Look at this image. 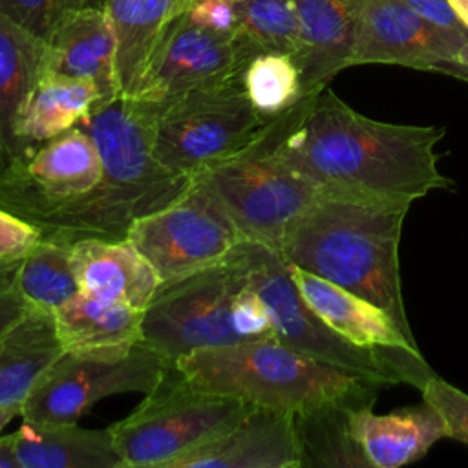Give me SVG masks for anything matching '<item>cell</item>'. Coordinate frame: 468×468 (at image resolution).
Segmentation results:
<instances>
[{
	"instance_id": "obj_1",
	"label": "cell",
	"mask_w": 468,
	"mask_h": 468,
	"mask_svg": "<svg viewBox=\"0 0 468 468\" xmlns=\"http://www.w3.org/2000/svg\"><path fill=\"white\" fill-rule=\"evenodd\" d=\"M444 128L375 121L327 86L280 115V159L322 192L413 203L455 186L439 170Z\"/></svg>"
},
{
	"instance_id": "obj_2",
	"label": "cell",
	"mask_w": 468,
	"mask_h": 468,
	"mask_svg": "<svg viewBox=\"0 0 468 468\" xmlns=\"http://www.w3.org/2000/svg\"><path fill=\"white\" fill-rule=\"evenodd\" d=\"M80 126L97 144L99 183L71 207L37 229L40 238L73 245L80 239H126L130 227L179 199L194 177L165 168L152 152V115L135 99L117 97L97 104Z\"/></svg>"
},
{
	"instance_id": "obj_3",
	"label": "cell",
	"mask_w": 468,
	"mask_h": 468,
	"mask_svg": "<svg viewBox=\"0 0 468 468\" xmlns=\"http://www.w3.org/2000/svg\"><path fill=\"white\" fill-rule=\"evenodd\" d=\"M411 203L322 192L289 227L278 252L384 309L413 338L402 300L399 243Z\"/></svg>"
},
{
	"instance_id": "obj_4",
	"label": "cell",
	"mask_w": 468,
	"mask_h": 468,
	"mask_svg": "<svg viewBox=\"0 0 468 468\" xmlns=\"http://www.w3.org/2000/svg\"><path fill=\"white\" fill-rule=\"evenodd\" d=\"M174 366L207 391L294 415L371 404L382 386L292 349L274 336L196 351Z\"/></svg>"
},
{
	"instance_id": "obj_5",
	"label": "cell",
	"mask_w": 468,
	"mask_h": 468,
	"mask_svg": "<svg viewBox=\"0 0 468 468\" xmlns=\"http://www.w3.org/2000/svg\"><path fill=\"white\" fill-rule=\"evenodd\" d=\"M225 260L263 300L272 320L274 338L289 347L380 384L411 382L420 389L424 380L435 375L424 356L408 351L358 347L331 331L305 303L291 278L287 261L276 249L241 238Z\"/></svg>"
},
{
	"instance_id": "obj_6",
	"label": "cell",
	"mask_w": 468,
	"mask_h": 468,
	"mask_svg": "<svg viewBox=\"0 0 468 468\" xmlns=\"http://www.w3.org/2000/svg\"><path fill=\"white\" fill-rule=\"evenodd\" d=\"M280 115L232 155L194 176L229 212L241 238L280 249L289 227L322 190L289 168L278 155Z\"/></svg>"
},
{
	"instance_id": "obj_7",
	"label": "cell",
	"mask_w": 468,
	"mask_h": 468,
	"mask_svg": "<svg viewBox=\"0 0 468 468\" xmlns=\"http://www.w3.org/2000/svg\"><path fill=\"white\" fill-rule=\"evenodd\" d=\"M247 402L194 386L174 364L143 402L110 428L122 468H170L227 431Z\"/></svg>"
},
{
	"instance_id": "obj_8",
	"label": "cell",
	"mask_w": 468,
	"mask_h": 468,
	"mask_svg": "<svg viewBox=\"0 0 468 468\" xmlns=\"http://www.w3.org/2000/svg\"><path fill=\"white\" fill-rule=\"evenodd\" d=\"M143 104L152 115L154 157L190 177L243 148L267 122L252 108L241 79Z\"/></svg>"
},
{
	"instance_id": "obj_9",
	"label": "cell",
	"mask_w": 468,
	"mask_h": 468,
	"mask_svg": "<svg viewBox=\"0 0 468 468\" xmlns=\"http://www.w3.org/2000/svg\"><path fill=\"white\" fill-rule=\"evenodd\" d=\"M241 283L227 260L163 282L143 311V342L172 364L196 351L239 344L232 307Z\"/></svg>"
},
{
	"instance_id": "obj_10",
	"label": "cell",
	"mask_w": 468,
	"mask_h": 468,
	"mask_svg": "<svg viewBox=\"0 0 468 468\" xmlns=\"http://www.w3.org/2000/svg\"><path fill=\"white\" fill-rule=\"evenodd\" d=\"M172 362L143 340L115 358L64 353L33 384L22 402V420L53 426L79 422L99 400L121 393L152 391Z\"/></svg>"
},
{
	"instance_id": "obj_11",
	"label": "cell",
	"mask_w": 468,
	"mask_h": 468,
	"mask_svg": "<svg viewBox=\"0 0 468 468\" xmlns=\"http://www.w3.org/2000/svg\"><path fill=\"white\" fill-rule=\"evenodd\" d=\"M239 239L229 212L196 181L174 203L137 219L126 234L161 283L223 261Z\"/></svg>"
},
{
	"instance_id": "obj_12",
	"label": "cell",
	"mask_w": 468,
	"mask_h": 468,
	"mask_svg": "<svg viewBox=\"0 0 468 468\" xmlns=\"http://www.w3.org/2000/svg\"><path fill=\"white\" fill-rule=\"evenodd\" d=\"M101 174L97 144L79 124L27 148L0 170V208L37 227L82 199Z\"/></svg>"
},
{
	"instance_id": "obj_13",
	"label": "cell",
	"mask_w": 468,
	"mask_h": 468,
	"mask_svg": "<svg viewBox=\"0 0 468 468\" xmlns=\"http://www.w3.org/2000/svg\"><path fill=\"white\" fill-rule=\"evenodd\" d=\"M254 57L238 35L197 26L183 13L159 38L130 99L163 104L190 91L241 79Z\"/></svg>"
},
{
	"instance_id": "obj_14",
	"label": "cell",
	"mask_w": 468,
	"mask_h": 468,
	"mask_svg": "<svg viewBox=\"0 0 468 468\" xmlns=\"http://www.w3.org/2000/svg\"><path fill=\"white\" fill-rule=\"evenodd\" d=\"M468 38L417 15L400 0H360L351 66L395 64L439 71L468 82L457 60Z\"/></svg>"
},
{
	"instance_id": "obj_15",
	"label": "cell",
	"mask_w": 468,
	"mask_h": 468,
	"mask_svg": "<svg viewBox=\"0 0 468 468\" xmlns=\"http://www.w3.org/2000/svg\"><path fill=\"white\" fill-rule=\"evenodd\" d=\"M296 415L249 404L219 437L179 457L170 468H300Z\"/></svg>"
},
{
	"instance_id": "obj_16",
	"label": "cell",
	"mask_w": 468,
	"mask_h": 468,
	"mask_svg": "<svg viewBox=\"0 0 468 468\" xmlns=\"http://www.w3.org/2000/svg\"><path fill=\"white\" fill-rule=\"evenodd\" d=\"M371 404L347 408L344 415L349 455H356L362 466L400 468L424 457L437 441L448 439L442 417L424 400L386 415L373 413Z\"/></svg>"
},
{
	"instance_id": "obj_17",
	"label": "cell",
	"mask_w": 468,
	"mask_h": 468,
	"mask_svg": "<svg viewBox=\"0 0 468 468\" xmlns=\"http://www.w3.org/2000/svg\"><path fill=\"white\" fill-rule=\"evenodd\" d=\"M46 73L84 79L97 86L101 104L121 95L117 38L104 5L71 11L46 42Z\"/></svg>"
},
{
	"instance_id": "obj_18",
	"label": "cell",
	"mask_w": 468,
	"mask_h": 468,
	"mask_svg": "<svg viewBox=\"0 0 468 468\" xmlns=\"http://www.w3.org/2000/svg\"><path fill=\"white\" fill-rule=\"evenodd\" d=\"M289 271L305 303L331 331L349 344L367 349L408 351L422 356L417 342L408 338L397 322L373 302L300 267L289 265Z\"/></svg>"
},
{
	"instance_id": "obj_19",
	"label": "cell",
	"mask_w": 468,
	"mask_h": 468,
	"mask_svg": "<svg viewBox=\"0 0 468 468\" xmlns=\"http://www.w3.org/2000/svg\"><path fill=\"white\" fill-rule=\"evenodd\" d=\"M358 5L360 0H294L298 42L292 60L303 95L324 90L351 66Z\"/></svg>"
},
{
	"instance_id": "obj_20",
	"label": "cell",
	"mask_w": 468,
	"mask_h": 468,
	"mask_svg": "<svg viewBox=\"0 0 468 468\" xmlns=\"http://www.w3.org/2000/svg\"><path fill=\"white\" fill-rule=\"evenodd\" d=\"M79 289L86 294L144 311L161 280L126 239H80L69 245Z\"/></svg>"
},
{
	"instance_id": "obj_21",
	"label": "cell",
	"mask_w": 468,
	"mask_h": 468,
	"mask_svg": "<svg viewBox=\"0 0 468 468\" xmlns=\"http://www.w3.org/2000/svg\"><path fill=\"white\" fill-rule=\"evenodd\" d=\"M66 353L84 358H115L143 340V311L79 291L53 313Z\"/></svg>"
},
{
	"instance_id": "obj_22",
	"label": "cell",
	"mask_w": 468,
	"mask_h": 468,
	"mask_svg": "<svg viewBox=\"0 0 468 468\" xmlns=\"http://www.w3.org/2000/svg\"><path fill=\"white\" fill-rule=\"evenodd\" d=\"M16 468H122L110 428L31 424L9 433Z\"/></svg>"
},
{
	"instance_id": "obj_23",
	"label": "cell",
	"mask_w": 468,
	"mask_h": 468,
	"mask_svg": "<svg viewBox=\"0 0 468 468\" xmlns=\"http://www.w3.org/2000/svg\"><path fill=\"white\" fill-rule=\"evenodd\" d=\"M44 69L46 42L0 13V170L27 150L16 122Z\"/></svg>"
},
{
	"instance_id": "obj_24",
	"label": "cell",
	"mask_w": 468,
	"mask_h": 468,
	"mask_svg": "<svg viewBox=\"0 0 468 468\" xmlns=\"http://www.w3.org/2000/svg\"><path fill=\"white\" fill-rule=\"evenodd\" d=\"M194 0H102L117 38V79L122 97H133L148 58L166 27Z\"/></svg>"
},
{
	"instance_id": "obj_25",
	"label": "cell",
	"mask_w": 468,
	"mask_h": 468,
	"mask_svg": "<svg viewBox=\"0 0 468 468\" xmlns=\"http://www.w3.org/2000/svg\"><path fill=\"white\" fill-rule=\"evenodd\" d=\"M64 353L53 316L31 309L0 338V406L24 402L38 377Z\"/></svg>"
},
{
	"instance_id": "obj_26",
	"label": "cell",
	"mask_w": 468,
	"mask_h": 468,
	"mask_svg": "<svg viewBox=\"0 0 468 468\" xmlns=\"http://www.w3.org/2000/svg\"><path fill=\"white\" fill-rule=\"evenodd\" d=\"M97 104L101 93L93 82L46 73L18 117V139L26 148L40 144L79 126Z\"/></svg>"
},
{
	"instance_id": "obj_27",
	"label": "cell",
	"mask_w": 468,
	"mask_h": 468,
	"mask_svg": "<svg viewBox=\"0 0 468 468\" xmlns=\"http://www.w3.org/2000/svg\"><path fill=\"white\" fill-rule=\"evenodd\" d=\"M16 285L29 307L51 314L80 291L69 247L40 239L18 263Z\"/></svg>"
},
{
	"instance_id": "obj_28",
	"label": "cell",
	"mask_w": 468,
	"mask_h": 468,
	"mask_svg": "<svg viewBox=\"0 0 468 468\" xmlns=\"http://www.w3.org/2000/svg\"><path fill=\"white\" fill-rule=\"evenodd\" d=\"M241 82L252 108L265 121L285 113L303 97L298 66L287 53L256 55L247 64Z\"/></svg>"
},
{
	"instance_id": "obj_29",
	"label": "cell",
	"mask_w": 468,
	"mask_h": 468,
	"mask_svg": "<svg viewBox=\"0 0 468 468\" xmlns=\"http://www.w3.org/2000/svg\"><path fill=\"white\" fill-rule=\"evenodd\" d=\"M238 37L254 53H287L298 42L294 0H236Z\"/></svg>"
},
{
	"instance_id": "obj_30",
	"label": "cell",
	"mask_w": 468,
	"mask_h": 468,
	"mask_svg": "<svg viewBox=\"0 0 468 468\" xmlns=\"http://www.w3.org/2000/svg\"><path fill=\"white\" fill-rule=\"evenodd\" d=\"M95 4L91 0H0V13L15 24L48 42L60 22L75 9Z\"/></svg>"
},
{
	"instance_id": "obj_31",
	"label": "cell",
	"mask_w": 468,
	"mask_h": 468,
	"mask_svg": "<svg viewBox=\"0 0 468 468\" xmlns=\"http://www.w3.org/2000/svg\"><path fill=\"white\" fill-rule=\"evenodd\" d=\"M422 400L428 402L444 420L448 439L468 444V393L431 375L420 386Z\"/></svg>"
},
{
	"instance_id": "obj_32",
	"label": "cell",
	"mask_w": 468,
	"mask_h": 468,
	"mask_svg": "<svg viewBox=\"0 0 468 468\" xmlns=\"http://www.w3.org/2000/svg\"><path fill=\"white\" fill-rule=\"evenodd\" d=\"M232 322L241 342L274 336L272 320L263 300L245 282L234 298Z\"/></svg>"
},
{
	"instance_id": "obj_33",
	"label": "cell",
	"mask_w": 468,
	"mask_h": 468,
	"mask_svg": "<svg viewBox=\"0 0 468 468\" xmlns=\"http://www.w3.org/2000/svg\"><path fill=\"white\" fill-rule=\"evenodd\" d=\"M40 239L35 225L0 208V265L24 260Z\"/></svg>"
},
{
	"instance_id": "obj_34",
	"label": "cell",
	"mask_w": 468,
	"mask_h": 468,
	"mask_svg": "<svg viewBox=\"0 0 468 468\" xmlns=\"http://www.w3.org/2000/svg\"><path fill=\"white\" fill-rule=\"evenodd\" d=\"M20 261L0 265V338L33 309L24 300L16 285V271Z\"/></svg>"
},
{
	"instance_id": "obj_35",
	"label": "cell",
	"mask_w": 468,
	"mask_h": 468,
	"mask_svg": "<svg viewBox=\"0 0 468 468\" xmlns=\"http://www.w3.org/2000/svg\"><path fill=\"white\" fill-rule=\"evenodd\" d=\"M186 15L192 22L207 29L225 35L238 33L236 0H194Z\"/></svg>"
},
{
	"instance_id": "obj_36",
	"label": "cell",
	"mask_w": 468,
	"mask_h": 468,
	"mask_svg": "<svg viewBox=\"0 0 468 468\" xmlns=\"http://www.w3.org/2000/svg\"><path fill=\"white\" fill-rule=\"evenodd\" d=\"M400 2H404L410 9H413L417 15L424 16L426 20L468 38V27L455 15L448 0H400Z\"/></svg>"
},
{
	"instance_id": "obj_37",
	"label": "cell",
	"mask_w": 468,
	"mask_h": 468,
	"mask_svg": "<svg viewBox=\"0 0 468 468\" xmlns=\"http://www.w3.org/2000/svg\"><path fill=\"white\" fill-rule=\"evenodd\" d=\"M20 413H22V402L0 406V435H2L4 428H5L13 419L20 417Z\"/></svg>"
},
{
	"instance_id": "obj_38",
	"label": "cell",
	"mask_w": 468,
	"mask_h": 468,
	"mask_svg": "<svg viewBox=\"0 0 468 468\" xmlns=\"http://www.w3.org/2000/svg\"><path fill=\"white\" fill-rule=\"evenodd\" d=\"M0 468H16L11 453L9 435H0Z\"/></svg>"
},
{
	"instance_id": "obj_39",
	"label": "cell",
	"mask_w": 468,
	"mask_h": 468,
	"mask_svg": "<svg viewBox=\"0 0 468 468\" xmlns=\"http://www.w3.org/2000/svg\"><path fill=\"white\" fill-rule=\"evenodd\" d=\"M455 11V15L461 18V22L468 27V0H448Z\"/></svg>"
},
{
	"instance_id": "obj_40",
	"label": "cell",
	"mask_w": 468,
	"mask_h": 468,
	"mask_svg": "<svg viewBox=\"0 0 468 468\" xmlns=\"http://www.w3.org/2000/svg\"><path fill=\"white\" fill-rule=\"evenodd\" d=\"M457 60H459L461 64L468 66V44H464V46L461 48V51H459V55H457Z\"/></svg>"
},
{
	"instance_id": "obj_41",
	"label": "cell",
	"mask_w": 468,
	"mask_h": 468,
	"mask_svg": "<svg viewBox=\"0 0 468 468\" xmlns=\"http://www.w3.org/2000/svg\"><path fill=\"white\" fill-rule=\"evenodd\" d=\"M91 2H95V0H91Z\"/></svg>"
}]
</instances>
